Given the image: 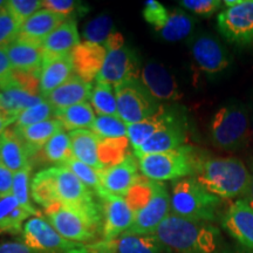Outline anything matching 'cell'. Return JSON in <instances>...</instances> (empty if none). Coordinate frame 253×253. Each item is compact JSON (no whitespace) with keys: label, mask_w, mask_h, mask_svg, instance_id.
<instances>
[{"label":"cell","mask_w":253,"mask_h":253,"mask_svg":"<svg viewBox=\"0 0 253 253\" xmlns=\"http://www.w3.org/2000/svg\"><path fill=\"white\" fill-rule=\"evenodd\" d=\"M31 197L45 210L54 204L90 211L102 209L94 192L65 166L37 172L31 182Z\"/></svg>","instance_id":"cell-1"},{"label":"cell","mask_w":253,"mask_h":253,"mask_svg":"<svg viewBox=\"0 0 253 253\" xmlns=\"http://www.w3.org/2000/svg\"><path fill=\"white\" fill-rule=\"evenodd\" d=\"M171 253H221L220 231L208 221L190 220L170 213L155 231Z\"/></svg>","instance_id":"cell-2"},{"label":"cell","mask_w":253,"mask_h":253,"mask_svg":"<svg viewBox=\"0 0 253 253\" xmlns=\"http://www.w3.org/2000/svg\"><path fill=\"white\" fill-rule=\"evenodd\" d=\"M218 198L243 197L250 185V170L237 157H203L194 176Z\"/></svg>","instance_id":"cell-3"},{"label":"cell","mask_w":253,"mask_h":253,"mask_svg":"<svg viewBox=\"0 0 253 253\" xmlns=\"http://www.w3.org/2000/svg\"><path fill=\"white\" fill-rule=\"evenodd\" d=\"M171 213L190 220L212 223L217 219L220 198L208 191L195 177L173 181L170 194Z\"/></svg>","instance_id":"cell-4"},{"label":"cell","mask_w":253,"mask_h":253,"mask_svg":"<svg viewBox=\"0 0 253 253\" xmlns=\"http://www.w3.org/2000/svg\"><path fill=\"white\" fill-rule=\"evenodd\" d=\"M46 219L69 242L96 243L102 236L103 214L101 210H84L63 204H54L45 210Z\"/></svg>","instance_id":"cell-5"},{"label":"cell","mask_w":253,"mask_h":253,"mask_svg":"<svg viewBox=\"0 0 253 253\" xmlns=\"http://www.w3.org/2000/svg\"><path fill=\"white\" fill-rule=\"evenodd\" d=\"M203 157L190 145H183L167 153L144 155L138 158V167L142 175L151 181H178L195 176Z\"/></svg>","instance_id":"cell-6"},{"label":"cell","mask_w":253,"mask_h":253,"mask_svg":"<svg viewBox=\"0 0 253 253\" xmlns=\"http://www.w3.org/2000/svg\"><path fill=\"white\" fill-rule=\"evenodd\" d=\"M250 119L243 104L229 103L214 113L210 123V138L214 147L235 151L248 143Z\"/></svg>","instance_id":"cell-7"},{"label":"cell","mask_w":253,"mask_h":253,"mask_svg":"<svg viewBox=\"0 0 253 253\" xmlns=\"http://www.w3.org/2000/svg\"><path fill=\"white\" fill-rule=\"evenodd\" d=\"M118 113L126 126L135 125L151 118L162 104L149 94L140 79L125 82L115 88Z\"/></svg>","instance_id":"cell-8"},{"label":"cell","mask_w":253,"mask_h":253,"mask_svg":"<svg viewBox=\"0 0 253 253\" xmlns=\"http://www.w3.org/2000/svg\"><path fill=\"white\" fill-rule=\"evenodd\" d=\"M217 28L231 43L253 46V0H240L232 7H224L217 15Z\"/></svg>","instance_id":"cell-9"},{"label":"cell","mask_w":253,"mask_h":253,"mask_svg":"<svg viewBox=\"0 0 253 253\" xmlns=\"http://www.w3.org/2000/svg\"><path fill=\"white\" fill-rule=\"evenodd\" d=\"M23 242L40 253H72L82 244L65 239L46 218L31 217L21 231Z\"/></svg>","instance_id":"cell-10"},{"label":"cell","mask_w":253,"mask_h":253,"mask_svg":"<svg viewBox=\"0 0 253 253\" xmlns=\"http://www.w3.org/2000/svg\"><path fill=\"white\" fill-rule=\"evenodd\" d=\"M140 56L130 47L107 50L103 66L95 80L116 88L125 82L140 79Z\"/></svg>","instance_id":"cell-11"},{"label":"cell","mask_w":253,"mask_h":253,"mask_svg":"<svg viewBox=\"0 0 253 253\" xmlns=\"http://www.w3.org/2000/svg\"><path fill=\"white\" fill-rule=\"evenodd\" d=\"M170 213V194L162 183L155 182L150 199L135 212L134 223L125 235H153Z\"/></svg>","instance_id":"cell-12"},{"label":"cell","mask_w":253,"mask_h":253,"mask_svg":"<svg viewBox=\"0 0 253 253\" xmlns=\"http://www.w3.org/2000/svg\"><path fill=\"white\" fill-rule=\"evenodd\" d=\"M102 205L103 230L102 240L114 242L130 229L134 223L135 212L125 197L103 191L97 195Z\"/></svg>","instance_id":"cell-13"},{"label":"cell","mask_w":253,"mask_h":253,"mask_svg":"<svg viewBox=\"0 0 253 253\" xmlns=\"http://www.w3.org/2000/svg\"><path fill=\"white\" fill-rule=\"evenodd\" d=\"M190 52L198 68L207 74H218L230 66L229 52L211 34L202 33L192 38L190 40Z\"/></svg>","instance_id":"cell-14"},{"label":"cell","mask_w":253,"mask_h":253,"mask_svg":"<svg viewBox=\"0 0 253 253\" xmlns=\"http://www.w3.org/2000/svg\"><path fill=\"white\" fill-rule=\"evenodd\" d=\"M140 81L158 102L181 100L183 93L176 79L160 62L150 60L141 68Z\"/></svg>","instance_id":"cell-15"},{"label":"cell","mask_w":253,"mask_h":253,"mask_svg":"<svg viewBox=\"0 0 253 253\" xmlns=\"http://www.w3.org/2000/svg\"><path fill=\"white\" fill-rule=\"evenodd\" d=\"M221 226L242 248L253 252V209L245 199L229 205L221 216Z\"/></svg>","instance_id":"cell-16"},{"label":"cell","mask_w":253,"mask_h":253,"mask_svg":"<svg viewBox=\"0 0 253 253\" xmlns=\"http://www.w3.org/2000/svg\"><path fill=\"white\" fill-rule=\"evenodd\" d=\"M186 118L184 109L179 106H163L161 109L144 121L128 126V138L134 150L140 148L155 132L162 130L179 120Z\"/></svg>","instance_id":"cell-17"},{"label":"cell","mask_w":253,"mask_h":253,"mask_svg":"<svg viewBox=\"0 0 253 253\" xmlns=\"http://www.w3.org/2000/svg\"><path fill=\"white\" fill-rule=\"evenodd\" d=\"M138 169L140 167L135 157L128 155L122 162L100 171L103 189L109 194L126 197L132 186L140 178Z\"/></svg>","instance_id":"cell-18"},{"label":"cell","mask_w":253,"mask_h":253,"mask_svg":"<svg viewBox=\"0 0 253 253\" xmlns=\"http://www.w3.org/2000/svg\"><path fill=\"white\" fill-rule=\"evenodd\" d=\"M188 134L186 118L166 126L162 130L155 132L140 148L134 150V155L140 158L144 155L161 154L183 147Z\"/></svg>","instance_id":"cell-19"},{"label":"cell","mask_w":253,"mask_h":253,"mask_svg":"<svg viewBox=\"0 0 253 253\" xmlns=\"http://www.w3.org/2000/svg\"><path fill=\"white\" fill-rule=\"evenodd\" d=\"M106 55L107 49L104 46L87 41L80 42L71 53L74 72L82 80L91 84L102 68Z\"/></svg>","instance_id":"cell-20"},{"label":"cell","mask_w":253,"mask_h":253,"mask_svg":"<svg viewBox=\"0 0 253 253\" xmlns=\"http://www.w3.org/2000/svg\"><path fill=\"white\" fill-rule=\"evenodd\" d=\"M79 43H80V34L78 31L77 20L75 18H69L41 43L43 61L71 55L73 49Z\"/></svg>","instance_id":"cell-21"},{"label":"cell","mask_w":253,"mask_h":253,"mask_svg":"<svg viewBox=\"0 0 253 253\" xmlns=\"http://www.w3.org/2000/svg\"><path fill=\"white\" fill-rule=\"evenodd\" d=\"M33 157L28 145L14 128H8L0 136V162L15 173L31 164Z\"/></svg>","instance_id":"cell-22"},{"label":"cell","mask_w":253,"mask_h":253,"mask_svg":"<svg viewBox=\"0 0 253 253\" xmlns=\"http://www.w3.org/2000/svg\"><path fill=\"white\" fill-rule=\"evenodd\" d=\"M68 18L43 8L24 23L20 28L18 39L27 42L40 45L49 34L61 26Z\"/></svg>","instance_id":"cell-23"},{"label":"cell","mask_w":253,"mask_h":253,"mask_svg":"<svg viewBox=\"0 0 253 253\" xmlns=\"http://www.w3.org/2000/svg\"><path fill=\"white\" fill-rule=\"evenodd\" d=\"M6 53L15 72L39 77L43 63V52L40 45L18 39L6 48Z\"/></svg>","instance_id":"cell-24"},{"label":"cell","mask_w":253,"mask_h":253,"mask_svg":"<svg viewBox=\"0 0 253 253\" xmlns=\"http://www.w3.org/2000/svg\"><path fill=\"white\" fill-rule=\"evenodd\" d=\"M91 91V84L84 81L78 75H73L68 81L47 95L45 100L52 104L55 110H62L75 104L87 102L90 100Z\"/></svg>","instance_id":"cell-25"},{"label":"cell","mask_w":253,"mask_h":253,"mask_svg":"<svg viewBox=\"0 0 253 253\" xmlns=\"http://www.w3.org/2000/svg\"><path fill=\"white\" fill-rule=\"evenodd\" d=\"M74 73L71 55L45 60L39 75V94L45 99L47 95L68 81Z\"/></svg>","instance_id":"cell-26"},{"label":"cell","mask_w":253,"mask_h":253,"mask_svg":"<svg viewBox=\"0 0 253 253\" xmlns=\"http://www.w3.org/2000/svg\"><path fill=\"white\" fill-rule=\"evenodd\" d=\"M69 137L72 142L73 157L86 163L96 171H102L106 169L107 167L100 158L101 137L86 129L69 131Z\"/></svg>","instance_id":"cell-27"},{"label":"cell","mask_w":253,"mask_h":253,"mask_svg":"<svg viewBox=\"0 0 253 253\" xmlns=\"http://www.w3.org/2000/svg\"><path fill=\"white\" fill-rule=\"evenodd\" d=\"M31 217L34 216L19 204L13 195H0V232L21 233L24 224Z\"/></svg>","instance_id":"cell-28"},{"label":"cell","mask_w":253,"mask_h":253,"mask_svg":"<svg viewBox=\"0 0 253 253\" xmlns=\"http://www.w3.org/2000/svg\"><path fill=\"white\" fill-rule=\"evenodd\" d=\"M45 100L40 94L23 87H13L0 91V110L17 121L18 116Z\"/></svg>","instance_id":"cell-29"},{"label":"cell","mask_w":253,"mask_h":253,"mask_svg":"<svg viewBox=\"0 0 253 253\" xmlns=\"http://www.w3.org/2000/svg\"><path fill=\"white\" fill-rule=\"evenodd\" d=\"M14 129L17 130L19 136L25 141V143L28 145L33 156H36L39 151L42 150L45 144L53 136L60 131H63L61 122L56 119L47 120V121L24 126V128L14 126Z\"/></svg>","instance_id":"cell-30"},{"label":"cell","mask_w":253,"mask_h":253,"mask_svg":"<svg viewBox=\"0 0 253 253\" xmlns=\"http://www.w3.org/2000/svg\"><path fill=\"white\" fill-rule=\"evenodd\" d=\"M196 25L194 17L189 15L181 8H175L169 12L166 25L156 33L167 42H177L191 36Z\"/></svg>","instance_id":"cell-31"},{"label":"cell","mask_w":253,"mask_h":253,"mask_svg":"<svg viewBox=\"0 0 253 253\" xmlns=\"http://www.w3.org/2000/svg\"><path fill=\"white\" fill-rule=\"evenodd\" d=\"M116 253H171L154 235H123L114 240Z\"/></svg>","instance_id":"cell-32"},{"label":"cell","mask_w":253,"mask_h":253,"mask_svg":"<svg viewBox=\"0 0 253 253\" xmlns=\"http://www.w3.org/2000/svg\"><path fill=\"white\" fill-rule=\"evenodd\" d=\"M55 118L61 122L63 129L69 131L91 128L96 120L94 109L89 102L79 103L69 108L56 110Z\"/></svg>","instance_id":"cell-33"},{"label":"cell","mask_w":253,"mask_h":253,"mask_svg":"<svg viewBox=\"0 0 253 253\" xmlns=\"http://www.w3.org/2000/svg\"><path fill=\"white\" fill-rule=\"evenodd\" d=\"M90 104L99 115L119 116L115 88L104 82H96L90 95Z\"/></svg>","instance_id":"cell-34"},{"label":"cell","mask_w":253,"mask_h":253,"mask_svg":"<svg viewBox=\"0 0 253 253\" xmlns=\"http://www.w3.org/2000/svg\"><path fill=\"white\" fill-rule=\"evenodd\" d=\"M42 157L46 162L58 163L63 166L73 157L72 142L69 134L60 131L53 136L42 148Z\"/></svg>","instance_id":"cell-35"},{"label":"cell","mask_w":253,"mask_h":253,"mask_svg":"<svg viewBox=\"0 0 253 253\" xmlns=\"http://www.w3.org/2000/svg\"><path fill=\"white\" fill-rule=\"evenodd\" d=\"M90 129L103 140H120V138H126L128 136V126L120 119V116H96V120Z\"/></svg>","instance_id":"cell-36"},{"label":"cell","mask_w":253,"mask_h":253,"mask_svg":"<svg viewBox=\"0 0 253 253\" xmlns=\"http://www.w3.org/2000/svg\"><path fill=\"white\" fill-rule=\"evenodd\" d=\"M114 28H115V25H114L113 18L109 14H100L88 21L82 31V36L87 42L101 45V43H106L109 37L115 33Z\"/></svg>","instance_id":"cell-37"},{"label":"cell","mask_w":253,"mask_h":253,"mask_svg":"<svg viewBox=\"0 0 253 253\" xmlns=\"http://www.w3.org/2000/svg\"><path fill=\"white\" fill-rule=\"evenodd\" d=\"M31 171L32 166H28L14 173L11 194L18 199L19 204L30 211L33 216H40L39 211L32 205L31 202Z\"/></svg>","instance_id":"cell-38"},{"label":"cell","mask_w":253,"mask_h":253,"mask_svg":"<svg viewBox=\"0 0 253 253\" xmlns=\"http://www.w3.org/2000/svg\"><path fill=\"white\" fill-rule=\"evenodd\" d=\"M63 166L68 168V169L71 170V171L74 173V175L77 176L87 188L93 190L95 196L106 191L102 186V182H101L100 171H96V170L93 169L91 167L87 166L86 163L81 162V161L77 160L75 157H72L69 158Z\"/></svg>","instance_id":"cell-39"},{"label":"cell","mask_w":253,"mask_h":253,"mask_svg":"<svg viewBox=\"0 0 253 253\" xmlns=\"http://www.w3.org/2000/svg\"><path fill=\"white\" fill-rule=\"evenodd\" d=\"M55 112L56 110L54 107L49 102H47L46 100H43L42 102L24 110L18 116L17 121L14 123V126H17V128H24V126L47 121V120H50L53 115H55Z\"/></svg>","instance_id":"cell-40"},{"label":"cell","mask_w":253,"mask_h":253,"mask_svg":"<svg viewBox=\"0 0 253 253\" xmlns=\"http://www.w3.org/2000/svg\"><path fill=\"white\" fill-rule=\"evenodd\" d=\"M21 25L7 8V5L0 11V48L6 49L18 40Z\"/></svg>","instance_id":"cell-41"},{"label":"cell","mask_w":253,"mask_h":253,"mask_svg":"<svg viewBox=\"0 0 253 253\" xmlns=\"http://www.w3.org/2000/svg\"><path fill=\"white\" fill-rule=\"evenodd\" d=\"M41 7H43L42 0H9L7 1V8L21 26L32 15L39 12Z\"/></svg>","instance_id":"cell-42"},{"label":"cell","mask_w":253,"mask_h":253,"mask_svg":"<svg viewBox=\"0 0 253 253\" xmlns=\"http://www.w3.org/2000/svg\"><path fill=\"white\" fill-rule=\"evenodd\" d=\"M43 8L54 12L66 18H74L75 13L84 14L89 11L86 5L74 0H42Z\"/></svg>","instance_id":"cell-43"},{"label":"cell","mask_w":253,"mask_h":253,"mask_svg":"<svg viewBox=\"0 0 253 253\" xmlns=\"http://www.w3.org/2000/svg\"><path fill=\"white\" fill-rule=\"evenodd\" d=\"M143 18L154 28L155 32H158L166 25L168 18H169V11L161 2L149 0V1H145L144 4Z\"/></svg>","instance_id":"cell-44"},{"label":"cell","mask_w":253,"mask_h":253,"mask_svg":"<svg viewBox=\"0 0 253 253\" xmlns=\"http://www.w3.org/2000/svg\"><path fill=\"white\" fill-rule=\"evenodd\" d=\"M178 4L196 15L209 18L224 7L220 0H181Z\"/></svg>","instance_id":"cell-45"},{"label":"cell","mask_w":253,"mask_h":253,"mask_svg":"<svg viewBox=\"0 0 253 253\" xmlns=\"http://www.w3.org/2000/svg\"><path fill=\"white\" fill-rule=\"evenodd\" d=\"M18 87L15 81V72L12 67L6 49L0 48V89Z\"/></svg>","instance_id":"cell-46"},{"label":"cell","mask_w":253,"mask_h":253,"mask_svg":"<svg viewBox=\"0 0 253 253\" xmlns=\"http://www.w3.org/2000/svg\"><path fill=\"white\" fill-rule=\"evenodd\" d=\"M72 253H116L114 248V242H100L91 243V244H82L78 250Z\"/></svg>","instance_id":"cell-47"},{"label":"cell","mask_w":253,"mask_h":253,"mask_svg":"<svg viewBox=\"0 0 253 253\" xmlns=\"http://www.w3.org/2000/svg\"><path fill=\"white\" fill-rule=\"evenodd\" d=\"M0 253H40L27 246L23 240L5 242L0 244Z\"/></svg>","instance_id":"cell-48"},{"label":"cell","mask_w":253,"mask_h":253,"mask_svg":"<svg viewBox=\"0 0 253 253\" xmlns=\"http://www.w3.org/2000/svg\"><path fill=\"white\" fill-rule=\"evenodd\" d=\"M14 173L0 162V195L11 194Z\"/></svg>","instance_id":"cell-49"},{"label":"cell","mask_w":253,"mask_h":253,"mask_svg":"<svg viewBox=\"0 0 253 253\" xmlns=\"http://www.w3.org/2000/svg\"><path fill=\"white\" fill-rule=\"evenodd\" d=\"M123 46H125V39H123L121 33H119V32L113 33L112 36L109 37V39L107 40V42L104 43V47H106L107 50L119 49L122 48Z\"/></svg>","instance_id":"cell-50"},{"label":"cell","mask_w":253,"mask_h":253,"mask_svg":"<svg viewBox=\"0 0 253 253\" xmlns=\"http://www.w3.org/2000/svg\"><path fill=\"white\" fill-rule=\"evenodd\" d=\"M243 199H245L246 203L253 209V160L251 161V170H250V185Z\"/></svg>","instance_id":"cell-51"},{"label":"cell","mask_w":253,"mask_h":253,"mask_svg":"<svg viewBox=\"0 0 253 253\" xmlns=\"http://www.w3.org/2000/svg\"><path fill=\"white\" fill-rule=\"evenodd\" d=\"M13 123H15L14 119L9 118V116H7L5 113H2L0 110V136L4 134L6 129H8V126L13 125Z\"/></svg>","instance_id":"cell-52"},{"label":"cell","mask_w":253,"mask_h":253,"mask_svg":"<svg viewBox=\"0 0 253 253\" xmlns=\"http://www.w3.org/2000/svg\"><path fill=\"white\" fill-rule=\"evenodd\" d=\"M221 253H253V252L245 249H238V250H223V252Z\"/></svg>","instance_id":"cell-53"},{"label":"cell","mask_w":253,"mask_h":253,"mask_svg":"<svg viewBox=\"0 0 253 253\" xmlns=\"http://www.w3.org/2000/svg\"><path fill=\"white\" fill-rule=\"evenodd\" d=\"M6 5H7V1H4V0H0V11H1V9L4 8Z\"/></svg>","instance_id":"cell-54"},{"label":"cell","mask_w":253,"mask_h":253,"mask_svg":"<svg viewBox=\"0 0 253 253\" xmlns=\"http://www.w3.org/2000/svg\"><path fill=\"white\" fill-rule=\"evenodd\" d=\"M252 132H253V121H252Z\"/></svg>","instance_id":"cell-55"}]
</instances>
